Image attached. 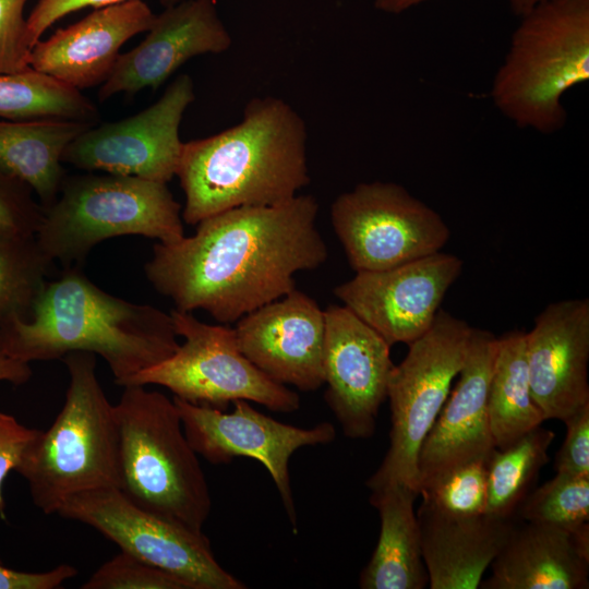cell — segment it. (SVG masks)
<instances>
[{
    "instance_id": "cell-29",
    "label": "cell",
    "mask_w": 589,
    "mask_h": 589,
    "mask_svg": "<svg viewBox=\"0 0 589 589\" xmlns=\"http://www.w3.org/2000/svg\"><path fill=\"white\" fill-rule=\"evenodd\" d=\"M516 516L526 522L578 531L589 527V476L556 473L530 491Z\"/></svg>"
},
{
    "instance_id": "cell-18",
    "label": "cell",
    "mask_w": 589,
    "mask_h": 589,
    "mask_svg": "<svg viewBox=\"0 0 589 589\" xmlns=\"http://www.w3.org/2000/svg\"><path fill=\"white\" fill-rule=\"evenodd\" d=\"M533 399L545 420L564 421L589 404V300L550 303L526 332Z\"/></svg>"
},
{
    "instance_id": "cell-27",
    "label": "cell",
    "mask_w": 589,
    "mask_h": 589,
    "mask_svg": "<svg viewBox=\"0 0 589 589\" xmlns=\"http://www.w3.org/2000/svg\"><path fill=\"white\" fill-rule=\"evenodd\" d=\"M96 106L79 89L32 68L0 74V119H62L94 124Z\"/></svg>"
},
{
    "instance_id": "cell-38",
    "label": "cell",
    "mask_w": 589,
    "mask_h": 589,
    "mask_svg": "<svg viewBox=\"0 0 589 589\" xmlns=\"http://www.w3.org/2000/svg\"><path fill=\"white\" fill-rule=\"evenodd\" d=\"M429 0H374V8L389 14L402 13ZM544 0H509L513 12L522 16Z\"/></svg>"
},
{
    "instance_id": "cell-37",
    "label": "cell",
    "mask_w": 589,
    "mask_h": 589,
    "mask_svg": "<svg viewBox=\"0 0 589 589\" xmlns=\"http://www.w3.org/2000/svg\"><path fill=\"white\" fill-rule=\"evenodd\" d=\"M76 575L77 569L69 564L48 572L26 573L8 568L0 562V589H56Z\"/></svg>"
},
{
    "instance_id": "cell-22",
    "label": "cell",
    "mask_w": 589,
    "mask_h": 589,
    "mask_svg": "<svg viewBox=\"0 0 589 589\" xmlns=\"http://www.w3.org/2000/svg\"><path fill=\"white\" fill-rule=\"evenodd\" d=\"M430 589H477L516 527L488 515L458 518L421 502L417 510Z\"/></svg>"
},
{
    "instance_id": "cell-40",
    "label": "cell",
    "mask_w": 589,
    "mask_h": 589,
    "mask_svg": "<svg viewBox=\"0 0 589 589\" xmlns=\"http://www.w3.org/2000/svg\"><path fill=\"white\" fill-rule=\"evenodd\" d=\"M159 1L164 7H169V5L176 4V3L184 1V0H159ZM207 1L214 2L215 0H207Z\"/></svg>"
},
{
    "instance_id": "cell-30",
    "label": "cell",
    "mask_w": 589,
    "mask_h": 589,
    "mask_svg": "<svg viewBox=\"0 0 589 589\" xmlns=\"http://www.w3.org/2000/svg\"><path fill=\"white\" fill-rule=\"evenodd\" d=\"M489 456L455 465L420 483L422 503L452 517L485 515Z\"/></svg>"
},
{
    "instance_id": "cell-14",
    "label": "cell",
    "mask_w": 589,
    "mask_h": 589,
    "mask_svg": "<svg viewBox=\"0 0 589 589\" xmlns=\"http://www.w3.org/2000/svg\"><path fill=\"white\" fill-rule=\"evenodd\" d=\"M464 262L444 252L374 272H356L334 294L390 346L409 345L433 324Z\"/></svg>"
},
{
    "instance_id": "cell-8",
    "label": "cell",
    "mask_w": 589,
    "mask_h": 589,
    "mask_svg": "<svg viewBox=\"0 0 589 589\" xmlns=\"http://www.w3.org/2000/svg\"><path fill=\"white\" fill-rule=\"evenodd\" d=\"M472 327L438 310L431 327L410 342L388 381L389 447L366 480L370 491L405 484L418 492V456L461 370ZM419 494V493H418Z\"/></svg>"
},
{
    "instance_id": "cell-10",
    "label": "cell",
    "mask_w": 589,
    "mask_h": 589,
    "mask_svg": "<svg viewBox=\"0 0 589 589\" xmlns=\"http://www.w3.org/2000/svg\"><path fill=\"white\" fill-rule=\"evenodd\" d=\"M330 220L354 272L433 254L450 236L437 212L394 182H361L341 193L332 204Z\"/></svg>"
},
{
    "instance_id": "cell-12",
    "label": "cell",
    "mask_w": 589,
    "mask_h": 589,
    "mask_svg": "<svg viewBox=\"0 0 589 589\" xmlns=\"http://www.w3.org/2000/svg\"><path fill=\"white\" fill-rule=\"evenodd\" d=\"M194 98L191 76L181 74L139 113L87 128L67 146L62 163L168 183L177 176L181 157L180 123Z\"/></svg>"
},
{
    "instance_id": "cell-9",
    "label": "cell",
    "mask_w": 589,
    "mask_h": 589,
    "mask_svg": "<svg viewBox=\"0 0 589 589\" xmlns=\"http://www.w3.org/2000/svg\"><path fill=\"white\" fill-rule=\"evenodd\" d=\"M170 315L183 344L166 360L129 377L123 387L160 385L175 397L220 410L239 399L277 412L299 409L297 393L269 378L240 351L235 328L203 323L192 312L175 309Z\"/></svg>"
},
{
    "instance_id": "cell-33",
    "label": "cell",
    "mask_w": 589,
    "mask_h": 589,
    "mask_svg": "<svg viewBox=\"0 0 589 589\" xmlns=\"http://www.w3.org/2000/svg\"><path fill=\"white\" fill-rule=\"evenodd\" d=\"M27 0H0V74L29 69L32 47L27 40L24 7Z\"/></svg>"
},
{
    "instance_id": "cell-7",
    "label": "cell",
    "mask_w": 589,
    "mask_h": 589,
    "mask_svg": "<svg viewBox=\"0 0 589 589\" xmlns=\"http://www.w3.org/2000/svg\"><path fill=\"white\" fill-rule=\"evenodd\" d=\"M180 212L167 183L112 173L81 175L64 179L57 199L44 207L35 238L48 259L69 266L113 237L176 243L184 237Z\"/></svg>"
},
{
    "instance_id": "cell-1",
    "label": "cell",
    "mask_w": 589,
    "mask_h": 589,
    "mask_svg": "<svg viewBox=\"0 0 589 589\" xmlns=\"http://www.w3.org/2000/svg\"><path fill=\"white\" fill-rule=\"evenodd\" d=\"M317 213L314 196L298 194L276 205L220 212L196 224L191 237L155 243L145 275L176 310L237 322L294 290L298 272L326 261Z\"/></svg>"
},
{
    "instance_id": "cell-5",
    "label": "cell",
    "mask_w": 589,
    "mask_h": 589,
    "mask_svg": "<svg viewBox=\"0 0 589 589\" xmlns=\"http://www.w3.org/2000/svg\"><path fill=\"white\" fill-rule=\"evenodd\" d=\"M589 80V0H544L521 16L491 97L508 120L551 134L566 122L562 99Z\"/></svg>"
},
{
    "instance_id": "cell-17",
    "label": "cell",
    "mask_w": 589,
    "mask_h": 589,
    "mask_svg": "<svg viewBox=\"0 0 589 589\" xmlns=\"http://www.w3.org/2000/svg\"><path fill=\"white\" fill-rule=\"evenodd\" d=\"M231 44L230 33L214 2L184 0L165 7L155 15L145 38L120 53L98 98L105 101L121 93L133 95L143 88L156 89L191 58L224 52Z\"/></svg>"
},
{
    "instance_id": "cell-4",
    "label": "cell",
    "mask_w": 589,
    "mask_h": 589,
    "mask_svg": "<svg viewBox=\"0 0 589 589\" xmlns=\"http://www.w3.org/2000/svg\"><path fill=\"white\" fill-rule=\"evenodd\" d=\"M62 361L70 377L64 404L15 468L46 515L77 493L120 486L119 429L115 405L96 375V354L74 351Z\"/></svg>"
},
{
    "instance_id": "cell-6",
    "label": "cell",
    "mask_w": 589,
    "mask_h": 589,
    "mask_svg": "<svg viewBox=\"0 0 589 589\" xmlns=\"http://www.w3.org/2000/svg\"><path fill=\"white\" fill-rule=\"evenodd\" d=\"M115 414L120 437L119 490L136 506L203 532L212 498L173 399L144 385L124 386Z\"/></svg>"
},
{
    "instance_id": "cell-11",
    "label": "cell",
    "mask_w": 589,
    "mask_h": 589,
    "mask_svg": "<svg viewBox=\"0 0 589 589\" xmlns=\"http://www.w3.org/2000/svg\"><path fill=\"white\" fill-rule=\"evenodd\" d=\"M58 515L85 524L125 552L183 580L190 589H243L216 561L208 538L152 514L118 488L68 497Z\"/></svg>"
},
{
    "instance_id": "cell-28",
    "label": "cell",
    "mask_w": 589,
    "mask_h": 589,
    "mask_svg": "<svg viewBox=\"0 0 589 589\" xmlns=\"http://www.w3.org/2000/svg\"><path fill=\"white\" fill-rule=\"evenodd\" d=\"M51 262L35 236L0 231V332L13 320L31 316Z\"/></svg>"
},
{
    "instance_id": "cell-25",
    "label": "cell",
    "mask_w": 589,
    "mask_h": 589,
    "mask_svg": "<svg viewBox=\"0 0 589 589\" xmlns=\"http://www.w3.org/2000/svg\"><path fill=\"white\" fill-rule=\"evenodd\" d=\"M488 411L494 445L498 449L545 421L531 393L525 330L513 329L498 337Z\"/></svg>"
},
{
    "instance_id": "cell-35",
    "label": "cell",
    "mask_w": 589,
    "mask_h": 589,
    "mask_svg": "<svg viewBox=\"0 0 589 589\" xmlns=\"http://www.w3.org/2000/svg\"><path fill=\"white\" fill-rule=\"evenodd\" d=\"M40 430L20 423L15 417L0 411V514H4L2 485L12 470L20 464L24 453ZM0 562H2L0 560Z\"/></svg>"
},
{
    "instance_id": "cell-16",
    "label": "cell",
    "mask_w": 589,
    "mask_h": 589,
    "mask_svg": "<svg viewBox=\"0 0 589 589\" xmlns=\"http://www.w3.org/2000/svg\"><path fill=\"white\" fill-rule=\"evenodd\" d=\"M240 351L273 381L313 392L324 384V310L297 289L239 318Z\"/></svg>"
},
{
    "instance_id": "cell-32",
    "label": "cell",
    "mask_w": 589,
    "mask_h": 589,
    "mask_svg": "<svg viewBox=\"0 0 589 589\" xmlns=\"http://www.w3.org/2000/svg\"><path fill=\"white\" fill-rule=\"evenodd\" d=\"M33 194L24 182L0 167V231L35 236L44 207Z\"/></svg>"
},
{
    "instance_id": "cell-24",
    "label": "cell",
    "mask_w": 589,
    "mask_h": 589,
    "mask_svg": "<svg viewBox=\"0 0 589 589\" xmlns=\"http://www.w3.org/2000/svg\"><path fill=\"white\" fill-rule=\"evenodd\" d=\"M91 125L62 119H1L0 167L24 182L47 207L65 179L62 155L67 146Z\"/></svg>"
},
{
    "instance_id": "cell-15",
    "label": "cell",
    "mask_w": 589,
    "mask_h": 589,
    "mask_svg": "<svg viewBox=\"0 0 589 589\" xmlns=\"http://www.w3.org/2000/svg\"><path fill=\"white\" fill-rule=\"evenodd\" d=\"M325 400L349 438H369L376 429L394 363L390 345L347 306L324 310Z\"/></svg>"
},
{
    "instance_id": "cell-26",
    "label": "cell",
    "mask_w": 589,
    "mask_h": 589,
    "mask_svg": "<svg viewBox=\"0 0 589 589\" xmlns=\"http://www.w3.org/2000/svg\"><path fill=\"white\" fill-rule=\"evenodd\" d=\"M554 438L552 430L539 425L509 446L492 450L486 465L485 515L515 519L520 504L549 460L548 450Z\"/></svg>"
},
{
    "instance_id": "cell-2",
    "label": "cell",
    "mask_w": 589,
    "mask_h": 589,
    "mask_svg": "<svg viewBox=\"0 0 589 589\" xmlns=\"http://www.w3.org/2000/svg\"><path fill=\"white\" fill-rule=\"evenodd\" d=\"M304 119L286 100L251 99L242 120L214 135L183 143L177 177L183 220L195 226L240 206H271L310 183Z\"/></svg>"
},
{
    "instance_id": "cell-20",
    "label": "cell",
    "mask_w": 589,
    "mask_h": 589,
    "mask_svg": "<svg viewBox=\"0 0 589 589\" xmlns=\"http://www.w3.org/2000/svg\"><path fill=\"white\" fill-rule=\"evenodd\" d=\"M155 15L143 0L95 9L48 39H39L31 50L29 68L79 91L103 84L123 44L147 32Z\"/></svg>"
},
{
    "instance_id": "cell-39",
    "label": "cell",
    "mask_w": 589,
    "mask_h": 589,
    "mask_svg": "<svg viewBox=\"0 0 589 589\" xmlns=\"http://www.w3.org/2000/svg\"><path fill=\"white\" fill-rule=\"evenodd\" d=\"M32 374L29 363L13 359L0 349V382L22 385L31 378Z\"/></svg>"
},
{
    "instance_id": "cell-23",
    "label": "cell",
    "mask_w": 589,
    "mask_h": 589,
    "mask_svg": "<svg viewBox=\"0 0 589 589\" xmlns=\"http://www.w3.org/2000/svg\"><path fill=\"white\" fill-rule=\"evenodd\" d=\"M418 492L405 484L371 491L381 529L374 552L362 569V589H423L429 584L414 512Z\"/></svg>"
},
{
    "instance_id": "cell-13",
    "label": "cell",
    "mask_w": 589,
    "mask_h": 589,
    "mask_svg": "<svg viewBox=\"0 0 589 589\" xmlns=\"http://www.w3.org/2000/svg\"><path fill=\"white\" fill-rule=\"evenodd\" d=\"M173 401L190 445L208 462L229 464L236 457H250L264 465L296 532L297 512L290 486L289 459L301 447L334 441V425L321 422L303 429L285 424L259 412L243 399L233 401L230 413L175 396Z\"/></svg>"
},
{
    "instance_id": "cell-3",
    "label": "cell",
    "mask_w": 589,
    "mask_h": 589,
    "mask_svg": "<svg viewBox=\"0 0 589 589\" xmlns=\"http://www.w3.org/2000/svg\"><path fill=\"white\" fill-rule=\"evenodd\" d=\"M170 313L115 297L69 267L46 283L27 320L0 332V349L29 363L74 351L100 356L117 385L166 360L179 344Z\"/></svg>"
},
{
    "instance_id": "cell-34",
    "label": "cell",
    "mask_w": 589,
    "mask_h": 589,
    "mask_svg": "<svg viewBox=\"0 0 589 589\" xmlns=\"http://www.w3.org/2000/svg\"><path fill=\"white\" fill-rule=\"evenodd\" d=\"M566 425L564 442L556 453V473L589 476V404L563 421Z\"/></svg>"
},
{
    "instance_id": "cell-31",
    "label": "cell",
    "mask_w": 589,
    "mask_h": 589,
    "mask_svg": "<svg viewBox=\"0 0 589 589\" xmlns=\"http://www.w3.org/2000/svg\"><path fill=\"white\" fill-rule=\"evenodd\" d=\"M82 589H190L178 577L120 552L104 563Z\"/></svg>"
},
{
    "instance_id": "cell-21",
    "label": "cell",
    "mask_w": 589,
    "mask_h": 589,
    "mask_svg": "<svg viewBox=\"0 0 589 589\" xmlns=\"http://www.w3.org/2000/svg\"><path fill=\"white\" fill-rule=\"evenodd\" d=\"M481 589H587L589 527L570 531L527 522L516 527Z\"/></svg>"
},
{
    "instance_id": "cell-19",
    "label": "cell",
    "mask_w": 589,
    "mask_h": 589,
    "mask_svg": "<svg viewBox=\"0 0 589 589\" xmlns=\"http://www.w3.org/2000/svg\"><path fill=\"white\" fill-rule=\"evenodd\" d=\"M498 337L471 329L458 381L423 441L418 456L420 483L455 465L488 457L495 448L488 411Z\"/></svg>"
},
{
    "instance_id": "cell-36",
    "label": "cell",
    "mask_w": 589,
    "mask_h": 589,
    "mask_svg": "<svg viewBox=\"0 0 589 589\" xmlns=\"http://www.w3.org/2000/svg\"><path fill=\"white\" fill-rule=\"evenodd\" d=\"M128 0H38L26 19L27 40L33 48L41 35L61 17L84 9L104 8Z\"/></svg>"
}]
</instances>
